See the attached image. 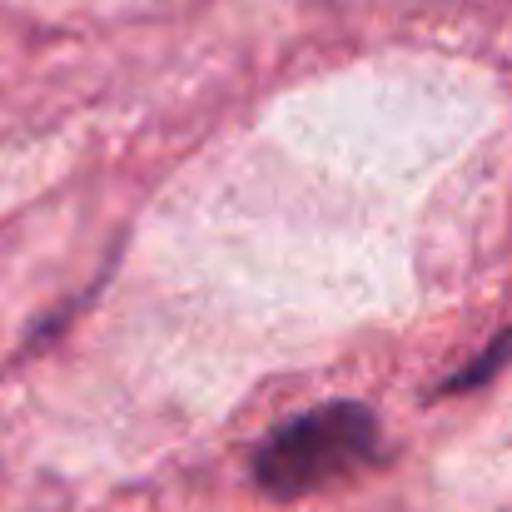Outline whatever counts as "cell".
<instances>
[{"label":"cell","instance_id":"cell-1","mask_svg":"<svg viewBox=\"0 0 512 512\" xmlns=\"http://www.w3.org/2000/svg\"><path fill=\"white\" fill-rule=\"evenodd\" d=\"M378 458H383L378 413L358 398H329L269 428L249 453V478L264 498L294 503V498L334 488L363 468H378Z\"/></svg>","mask_w":512,"mask_h":512},{"label":"cell","instance_id":"cell-2","mask_svg":"<svg viewBox=\"0 0 512 512\" xmlns=\"http://www.w3.org/2000/svg\"><path fill=\"white\" fill-rule=\"evenodd\" d=\"M503 368H512V329L493 334V339L483 343V353H478L473 363H463L458 373H448V378H443V388H438V393H473V388L493 383Z\"/></svg>","mask_w":512,"mask_h":512}]
</instances>
